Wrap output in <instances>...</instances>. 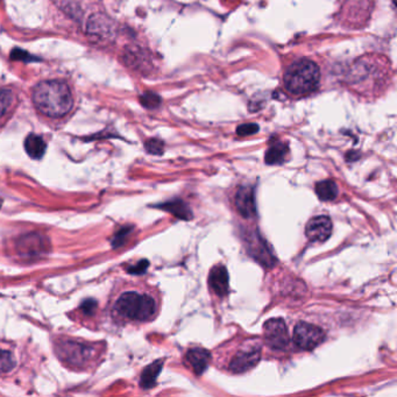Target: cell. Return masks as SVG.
<instances>
[{"label": "cell", "instance_id": "8fae6325", "mask_svg": "<svg viewBox=\"0 0 397 397\" xmlns=\"http://www.w3.org/2000/svg\"><path fill=\"white\" fill-rule=\"evenodd\" d=\"M210 288L219 297H226L228 295V273L223 265L214 266L209 276Z\"/></svg>", "mask_w": 397, "mask_h": 397}, {"label": "cell", "instance_id": "52a82bcc", "mask_svg": "<svg viewBox=\"0 0 397 397\" xmlns=\"http://www.w3.org/2000/svg\"><path fill=\"white\" fill-rule=\"evenodd\" d=\"M325 331L313 324L299 322L294 329V342L298 349L311 351L324 342Z\"/></svg>", "mask_w": 397, "mask_h": 397}, {"label": "cell", "instance_id": "d4e9b609", "mask_svg": "<svg viewBox=\"0 0 397 397\" xmlns=\"http://www.w3.org/2000/svg\"><path fill=\"white\" fill-rule=\"evenodd\" d=\"M258 131L259 126L257 124H243L237 129V134L240 136H252Z\"/></svg>", "mask_w": 397, "mask_h": 397}, {"label": "cell", "instance_id": "cb8c5ba5", "mask_svg": "<svg viewBox=\"0 0 397 397\" xmlns=\"http://www.w3.org/2000/svg\"><path fill=\"white\" fill-rule=\"evenodd\" d=\"M11 59L15 61H22V62H33L37 61L34 56L30 55L28 53L22 50V49L15 48L12 50Z\"/></svg>", "mask_w": 397, "mask_h": 397}, {"label": "cell", "instance_id": "ba28073f", "mask_svg": "<svg viewBox=\"0 0 397 397\" xmlns=\"http://www.w3.org/2000/svg\"><path fill=\"white\" fill-rule=\"evenodd\" d=\"M264 338L269 349L284 351L289 345L287 325L282 318H272L264 325Z\"/></svg>", "mask_w": 397, "mask_h": 397}, {"label": "cell", "instance_id": "44dd1931", "mask_svg": "<svg viewBox=\"0 0 397 397\" xmlns=\"http://www.w3.org/2000/svg\"><path fill=\"white\" fill-rule=\"evenodd\" d=\"M178 204L180 202H172L169 204H166L163 205V207H166L167 210H169L170 212L176 214L177 217L184 218V219H190L192 218V214H190V211L187 209V206L184 203L181 204L180 207H178Z\"/></svg>", "mask_w": 397, "mask_h": 397}, {"label": "cell", "instance_id": "83f0119b", "mask_svg": "<svg viewBox=\"0 0 397 397\" xmlns=\"http://www.w3.org/2000/svg\"><path fill=\"white\" fill-rule=\"evenodd\" d=\"M129 231H131L129 228H122V231L119 232L118 234L114 237L112 245H113L114 247L120 246L122 243V240L125 239V237L129 234Z\"/></svg>", "mask_w": 397, "mask_h": 397}, {"label": "cell", "instance_id": "5bb4252c", "mask_svg": "<svg viewBox=\"0 0 397 397\" xmlns=\"http://www.w3.org/2000/svg\"><path fill=\"white\" fill-rule=\"evenodd\" d=\"M46 149H47V145L40 136L30 134L25 140V151L28 156L34 160L42 158L46 153Z\"/></svg>", "mask_w": 397, "mask_h": 397}, {"label": "cell", "instance_id": "d6986e66", "mask_svg": "<svg viewBox=\"0 0 397 397\" xmlns=\"http://www.w3.org/2000/svg\"><path fill=\"white\" fill-rule=\"evenodd\" d=\"M15 357L11 352L5 351V349H0V374H6L15 367Z\"/></svg>", "mask_w": 397, "mask_h": 397}, {"label": "cell", "instance_id": "ffe728a7", "mask_svg": "<svg viewBox=\"0 0 397 397\" xmlns=\"http://www.w3.org/2000/svg\"><path fill=\"white\" fill-rule=\"evenodd\" d=\"M13 100V93L8 89H0V118L8 112Z\"/></svg>", "mask_w": 397, "mask_h": 397}, {"label": "cell", "instance_id": "6da1fadb", "mask_svg": "<svg viewBox=\"0 0 397 397\" xmlns=\"http://www.w3.org/2000/svg\"><path fill=\"white\" fill-rule=\"evenodd\" d=\"M33 102L41 113L49 118H62L69 113L74 98L63 81L40 82L33 90Z\"/></svg>", "mask_w": 397, "mask_h": 397}, {"label": "cell", "instance_id": "4fadbf2b", "mask_svg": "<svg viewBox=\"0 0 397 397\" xmlns=\"http://www.w3.org/2000/svg\"><path fill=\"white\" fill-rule=\"evenodd\" d=\"M288 156H289V147L287 145L277 141L266 151L265 161L269 166L282 165L287 161Z\"/></svg>", "mask_w": 397, "mask_h": 397}, {"label": "cell", "instance_id": "9a60e30c", "mask_svg": "<svg viewBox=\"0 0 397 397\" xmlns=\"http://www.w3.org/2000/svg\"><path fill=\"white\" fill-rule=\"evenodd\" d=\"M162 366H163V360H158L145 368L141 374V379H140V387L142 389H151L154 387L158 374L161 373Z\"/></svg>", "mask_w": 397, "mask_h": 397}, {"label": "cell", "instance_id": "2e32d148", "mask_svg": "<svg viewBox=\"0 0 397 397\" xmlns=\"http://www.w3.org/2000/svg\"><path fill=\"white\" fill-rule=\"evenodd\" d=\"M316 194L322 202H331L339 194L338 185L335 181L324 180L316 184Z\"/></svg>", "mask_w": 397, "mask_h": 397}, {"label": "cell", "instance_id": "603a6c76", "mask_svg": "<svg viewBox=\"0 0 397 397\" xmlns=\"http://www.w3.org/2000/svg\"><path fill=\"white\" fill-rule=\"evenodd\" d=\"M145 148H146V151L149 154L161 155L163 153V149H165V145H163L161 140L149 139L148 141H146Z\"/></svg>", "mask_w": 397, "mask_h": 397}, {"label": "cell", "instance_id": "8992f818", "mask_svg": "<svg viewBox=\"0 0 397 397\" xmlns=\"http://www.w3.org/2000/svg\"><path fill=\"white\" fill-rule=\"evenodd\" d=\"M86 35L95 44H107L116 37V25L107 15L96 13L89 19Z\"/></svg>", "mask_w": 397, "mask_h": 397}, {"label": "cell", "instance_id": "9c48e42d", "mask_svg": "<svg viewBox=\"0 0 397 397\" xmlns=\"http://www.w3.org/2000/svg\"><path fill=\"white\" fill-rule=\"evenodd\" d=\"M47 247L48 246L44 237H41L37 233H30V234L20 237L15 243L17 252L26 258L39 257L44 252H47Z\"/></svg>", "mask_w": 397, "mask_h": 397}, {"label": "cell", "instance_id": "3957f363", "mask_svg": "<svg viewBox=\"0 0 397 397\" xmlns=\"http://www.w3.org/2000/svg\"><path fill=\"white\" fill-rule=\"evenodd\" d=\"M320 70L310 59H299L293 63L284 74V85L294 96H306L320 84Z\"/></svg>", "mask_w": 397, "mask_h": 397}, {"label": "cell", "instance_id": "7a4b0ae2", "mask_svg": "<svg viewBox=\"0 0 397 397\" xmlns=\"http://www.w3.org/2000/svg\"><path fill=\"white\" fill-rule=\"evenodd\" d=\"M160 310L158 295L148 290L125 291L114 303V313L122 320L134 323H147L154 320Z\"/></svg>", "mask_w": 397, "mask_h": 397}, {"label": "cell", "instance_id": "ac0fdd59", "mask_svg": "<svg viewBox=\"0 0 397 397\" xmlns=\"http://www.w3.org/2000/svg\"><path fill=\"white\" fill-rule=\"evenodd\" d=\"M122 59L129 68L139 70L142 68L141 66H144V62L146 61L142 50L139 49V47H133V46L126 47Z\"/></svg>", "mask_w": 397, "mask_h": 397}, {"label": "cell", "instance_id": "7c38bea8", "mask_svg": "<svg viewBox=\"0 0 397 397\" xmlns=\"http://www.w3.org/2000/svg\"><path fill=\"white\" fill-rule=\"evenodd\" d=\"M185 360L192 367L194 373L197 376H201L206 371V368L209 367L210 362H211V353L207 349L194 347V349H189L185 354Z\"/></svg>", "mask_w": 397, "mask_h": 397}, {"label": "cell", "instance_id": "7402d4cb", "mask_svg": "<svg viewBox=\"0 0 397 397\" xmlns=\"http://www.w3.org/2000/svg\"><path fill=\"white\" fill-rule=\"evenodd\" d=\"M140 103L146 109H155L161 104V98L154 93V92H145L142 96L140 97Z\"/></svg>", "mask_w": 397, "mask_h": 397}, {"label": "cell", "instance_id": "277c9868", "mask_svg": "<svg viewBox=\"0 0 397 397\" xmlns=\"http://www.w3.org/2000/svg\"><path fill=\"white\" fill-rule=\"evenodd\" d=\"M261 349L259 340H245L237 346H231V351L225 352L223 364L233 374H241L258 364L261 359Z\"/></svg>", "mask_w": 397, "mask_h": 397}, {"label": "cell", "instance_id": "e0dca14e", "mask_svg": "<svg viewBox=\"0 0 397 397\" xmlns=\"http://www.w3.org/2000/svg\"><path fill=\"white\" fill-rule=\"evenodd\" d=\"M237 206L240 212L245 217H250V214L255 212V204H254L253 192H250L248 189L240 190L237 194Z\"/></svg>", "mask_w": 397, "mask_h": 397}, {"label": "cell", "instance_id": "f1b7e54d", "mask_svg": "<svg viewBox=\"0 0 397 397\" xmlns=\"http://www.w3.org/2000/svg\"><path fill=\"white\" fill-rule=\"evenodd\" d=\"M3 205V199L0 198V206Z\"/></svg>", "mask_w": 397, "mask_h": 397}, {"label": "cell", "instance_id": "4316f807", "mask_svg": "<svg viewBox=\"0 0 397 397\" xmlns=\"http://www.w3.org/2000/svg\"><path fill=\"white\" fill-rule=\"evenodd\" d=\"M147 267V260H142V261H140L138 265L133 266L132 268H129V273H131V274H136V275H139V274H142V273L146 272Z\"/></svg>", "mask_w": 397, "mask_h": 397}, {"label": "cell", "instance_id": "484cf974", "mask_svg": "<svg viewBox=\"0 0 397 397\" xmlns=\"http://www.w3.org/2000/svg\"><path fill=\"white\" fill-rule=\"evenodd\" d=\"M96 306V301H93V299H86V301L82 304L81 309L85 315H92V313H95Z\"/></svg>", "mask_w": 397, "mask_h": 397}, {"label": "cell", "instance_id": "30bf717a", "mask_svg": "<svg viewBox=\"0 0 397 397\" xmlns=\"http://www.w3.org/2000/svg\"><path fill=\"white\" fill-rule=\"evenodd\" d=\"M332 221L328 216L311 218L306 228V236L313 243H323L331 237Z\"/></svg>", "mask_w": 397, "mask_h": 397}, {"label": "cell", "instance_id": "5b68a950", "mask_svg": "<svg viewBox=\"0 0 397 397\" xmlns=\"http://www.w3.org/2000/svg\"><path fill=\"white\" fill-rule=\"evenodd\" d=\"M59 359L73 367L82 368L88 364L95 356V349L90 345H85L82 342H59L57 344V351Z\"/></svg>", "mask_w": 397, "mask_h": 397}]
</instances>
